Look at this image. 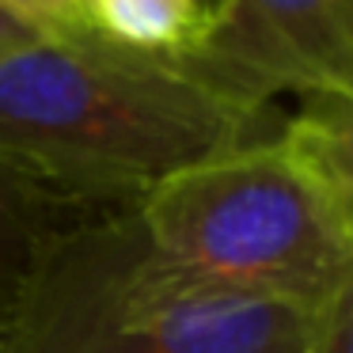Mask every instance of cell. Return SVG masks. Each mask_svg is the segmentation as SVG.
<instances>
[{
  "label": "cell",
  "mask_w": 353,
  "mask_h": 353,
  "mask_svg": "<svg viewBox=\"0 0 353 353\" xmlns=\"http://www.w3.org/2000/svg\"><path fill=\"white\" fill-rule=\"evenodd\" d=\"M277 141L307 175L330 221L353 247V95L304 99L300 114L281 122Z\"/></svg>",
  "instance_id": "6"
},
{
  "label": "cell",
  "mask_w": 353,
  "mask_h": 353,
  "mask_svg": "<svg viewBox=\"0 0 353 353\" xmlns=\"http://www.w3.org/2000/svg\"><path fill=\"white\" fill-rule=\"evenodd\" d=\"M0 8L8 12V16L23 19L27 27H34L46 39L88 31L84 0H0Z\"/></svg>",
  "instance_id": "8"
},
{
  "label": "cell",
  "mask_w": 353,
  "mask_h": 353,
  "mask_svg": "<svg viewBox=\"0 0 353 353\" xmlns=\"http://www.w3.org/2000/svg\"><path fill=\"white\" fill-rule=\"evenodd\" d=\"M137 224L168 266L312 312L353 270V247L277 133L156 183L137 201Z\"/></svg>",
  "instance_id": "3"
},
{
  "label": "cell",
  "mask_w": 353,
  "mask_h": 353,
  "mask_svg": "<svg viewBox=\"0 0 353 353\" xmlns=\"http://www.w3.org/2000/svg\"><path fill=\"white\" fill-rule=\"evenodd\" d=\"M209 0H84V23L133 54L179 57L198 46Z\"/></svg>",
  "instance_id": "7"
},
{
  "label": "cell",
  "mask_w": 353,
  "mask_h": 353,
  "mask_svg": "<svg viewBox=\"0 0 353 353\" xmlns=\"http://www.w3.org/2000/svg\"><path fill=\"white\" fill-rule=\"evenodd\" d=\"M34 39H42V34L34 31V27H27L23 19L8 16V12L0 8V54H4V50L23 46V42H34Z\"/></svg>",
  "instance_id": "10"
},
{
  "label": "cell",
  "mask_w": 353,
  "mask_h": 353,
  "mask_svg": "<svg viewBox=\"0 0 353 353\" xmlns=\"http://www.w3.org/2000/svg\"><path fill=\"white\" fill-rule=\"evenodd\" d=\"M315 353H353V270L342 281V289L323 304Z\"/></svg>",
  "instance_id": "9"
},
{
  "label": "cell",
  "mask_w": 353,
  "mask_h": 353,
  "mask_svg": "<svg viewBox=\"0 0 353 353\" xmlns=\"http://www.w3.org/2000/svg\"><path fill=\"white\" fill-rule=\"evenodd\" d=\"M183 61L262 110L353 95V0H216Z\"/></svg>",
  "instance_id": "4"
},
{
  "label": "cell",
  "mask_w": 353,
  "mask_h": 353,
  "mask_svg": "<svg viewBox=\"0 0 353 353\" xmlns=\"http://www.w3.org/2000/svg\"><path fill=\"white\" fill-rule=\"evenodd\" d=\"M319 312L168 266L137 205L65 232L31 274L8 353H315Z\"/></svg>",
  "instance_id": "2"
},
{
  "label": "cell",
  "mask_w": 353,
  "mask_h": 353,
  "mask_svg": "<svg viewBox=\"0 0 353 353\" xmlns=\"http://www.w3.org/2000/svg\"><path fill=\"white\" fill-rule=\"evenodd\" d=\"M110 209L130 205L88 201L0 152V353H8L19 296H23L31 274L39 270L42 254L65 232L99 213H110Z\"/></svg>",
  "instance_id": "5"
},
{
  "label": "cell",
  "mask_w": 353,
  "mask_h": 353,
  "mask_svg": "<svg viewBox=\"0 0 353 353\" xmlns=\"http://www.w3.org/2000/svg\"><path fill=\"white\" fill-rule=\"evenodd\" d=\"M270 137L266 110L179 57L95 31L0 54V152L103 205H137L175 171Z\"/></svg>",
  "instance_id": "1"
}]
</instances>
